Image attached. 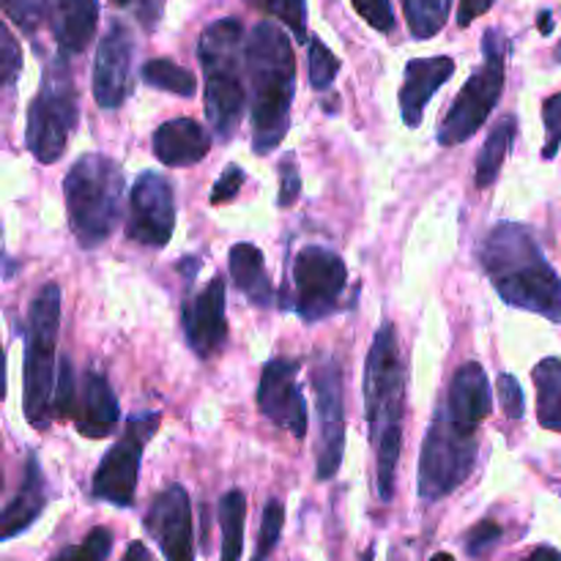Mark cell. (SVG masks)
<instances>
[{
	"label": "cell",
	"instance_id": "8fae6325",
	"mask_svg": "<svg viewBox=\"0 0 561 561\" xmlns=\"http://www.w3.org/2000/svg\"><path fill=\"white\" fill-rule=\"evenodd\" d=\"M348 283L343 257L329 247L310 244L294 261V310L305 323H318L337 310Z\"/></svg>",
	"mask_w": 561,
	"mask_h": 561
},
{
	"label": "cell",
	"instance_id": "277c9868",
	"mask_svg": "<svg viewBox=\"0 0 561 561\" xmlns=\"http://www.w3.org/2000/svg\"><path fill=\"white\" fill-rule=\"evenodd\" d=\"M69 228L82 250H96L113 236L124 214V170L104 153H85L64 179Z\"/></svg>",
	"mask_w": 561,
	"mask_h": 561
},
{
	"label": "cell",
	"instance_id": "9c48e42d",
	"mask_svg": "<svg viewBox=\"0 0 561 561\" xmlns=\"http://www.w3.org/2000/svg\"><path fill=\"white\" fill-rule=\"evenodd\" d=\"M69 58L58 55L42 77V88L27 107L25 142L36 162L55 164L66 151L77 126V91L71 80Z\"/></svg>",
	"mask_w": 561,
	"mask_h": 561
},
{
	"label": "cell",
	"instance_id": "74e56055",
	"mask_svg": "<svg viewBox=\"0 0 561 561\" xmlns=\"http://www.w3.org/2000/svg\"><path fill=\"white\" fill-rule=\"evenodd\" d=\"M0 36H3V49H0V80H3V85L11 91L22 71V53L20 47H16V38L11 36L9 27H3Z\"/></svg>",
	"mask_w": 561,
	"mask_h": 561
},
{
	"label": "cell",
	"instance_id": "7402d4cb",
	"mask_svg": "<svg viewBox=\"0 0 561 561\" xmlns=\"http://www.w3.org/2000/svg\"><path fill=\"white\" fill-rule=\"evenodd\" d=\"M44 507H47V485H44L42 466H38L33 455H27L20 491L3 510V524H0L3 526V531H0L3 542L14 540L16 535L31 529L38 520V515L44 513Z\"/></svg>",
	"mask_w": 561,
	"mask_h": 561
},
{
	"label": "cell",
	"instance_id": "4fadbf2b",
	"mask_svg": "<svg viewBox=\"0 0 561 561\" xmlns=\"http://www.w3.org/2000/svg\"><path fill=\"white\" fill-rule=\"evenodd\" d=\"M318 409V480H332L340 471L345 453V414H343V370L337 359H327L312 373Z\"/></svg>",
	"mask_w": 561,
	"mask_h": 561
},
{
	"label": "cell",
	"instance_id": "ab89813d",
	"mask_svg": "<svg viewBox=\"0 0 561 561\" xmlns=\"http://www.w3.org/2000/svg\"><path fill=\"white\" fill-rule=\"evenodd\" d=\"M502 526L493 524V520H482V524H477L474 529L466 535V553L474 559L482 557V553H488L499 540H502Z\"/></svg>",
	"mask_w": 561,
	"mask_h": 561
},
{
	"label": "cell",
	"instance_id": "1f68e13d",
	"mask_svg": "<svg viewBox=\"0 0 561 561\" xmlns=\"http://www.w3.org/2000/svg\"><path fill=\"white\" fill-rule=\"evenodd\" d=\"M283 526H285V507L283 502L272 499V502L263 507L261 531H257V546H255V557H252V561L272 559L274 548L279 546V537H283Z\"/></svg>",
	"mask_w": 561,
	"mask_h": 561
},
{
	"label": "cell",
	"instance_id": "8d00e7d4",
	"mask_svg": "<svg viewBox=\"0 0 561 561\" xmlns=\"http://www.w3.org/2000/svg\"><path fill=\"white\" fill-rule=\"evenodd\" d=\"M542 121H546V131H548L542 157L553 159L561 148V93H553V96L546 99V104H542Z\"/></svg>",
	"mask_w": 561,
	"mask_h": 561
},
{
	"label": "cell",
	"instance_id": "f546056e",
	"mask_svg": "<svg viewBox=\"0 0 561 561\" xmlns=\"http://www.w3.org/2000/svg\"><path fill=\"white\" fill-rule=\"evenodd\" d=\"M252 9L263 11V14L277 16L279 22H285L290 33L296 36V42H310L307 36V3L305 0H247Z\"/></svg>",
	"mask_w": 561,
	"mask_h": 561
},
{
	"label": "cell",
	"instance_id": "603a6c76",
	"mask_svg": "<svg viewBox=\"0 0 561 561\" xmlns=\"http://www.w3.org/2000/svg\"><path fill=\"white\" fill-rule=\"evenodd\" d=\"M99 25V0H53V33L64 58L80 55Z\"/></svg>",
	"mask_w": 561,
	"mask_h": 561
},
{
	"label": "cell",
	"instance_id": "3957f363",
	"mask_svg": "<svg viewBox=\"0 0 561 561\" xmlns=\"http://www.w3.org/2000/svg\"><path fill=\"white\" fill-rule=\"evenodd\" d=\"M244 66L250 80L252 151L263 157L285 140L290 126L296 58L283 27L257 22L244 44Z\"/></svg>",
	"mask_w": 561,
	"mask_h": 561
},
{
	"label": "cell",
	"instance_id": "d6986e66",
	"mask_svg": "<svg viewBox=\"0 0 561 561\" xmlns=\"http://www.w3.org/2000/svg\"><path fill=\"white\" fill-rule=\"evenodd\" d=\"M455 75V60L447 55L438 58H414L405 66V80L400 88V113H403L405 126L416 129L422 124L427 102L433 93Z\"/></svg>",
	"mask_w": 561,
	"mask_h": 561
},
{
	"label": "cell",
	"instance_id": "e0dca14e",
	"mask_svg": "<svg viewBox=\"0 0 561 561\" xmlns=\"http://www.w3.org/2000/svg\"><path fill=\"white\" fill-rule=\"evenodd\" d=\"M181 323L190 348L201 359L217 354L228 340V318H225V279L214 277L197 296H192L181 310Z\"/></svg>",
	"mask_w": 561,
	"mask_h": 561
},
{
	"label": "cell",
	"instance_id": "ac0fdd59",
	"mask_svg": "<svg viewBox=\"0 0 561 561\" xmlns=\"http://www.w3.org/2000/svg\"><path fill=\"white\" fill-rule=\"evenodd\" d=\"M121 409L113 387L107 378L96 370L82 373L80 389H77L75 427L85 438H107L118 427Z\"/></svg>",
	"mask_w": 561,
	"mask_h": 561
},
{
	"label": "cell",
	"instance_id": "2e32d148",
	"mask_svg": "<svg viewBox=\"0 0 561 561\" xmlns=\"http://www.w3.org/2000/svg\"><path fill=\"white\" fill-rule=\"evenodd\" d=\"M135 42L124 22H113L99 42L93 60V99L102 110H118L129 96V71Z\"/></svg>",
	"mask_w": 561,
	"mask_h": 561
},
{
	"label": "cell",
	"instance_id": "52a82bcc",
	"mask_svg": "<svg viewBox=\"0 0 561 561\" xmlns=\"http://www.w3.org/2000/svg\"><path fill=\"white\" fill-rule=\"evenodd\" d=\"M477 427L438 405L420 455V499L433 504L458 491L477 466Z\"/></svg>",
	"mask_w": 561,
	"mask_h": 561
},
{
	"label": "cell",
	"instance_id": "5bb4252c",
	"mask_svg": "<svg viewBox=\"0 0 561 561\" xmlns=\"http://www.w3.org/2000/svg\"><path fill=\"white\" fill-rule=\"evenodd\" d=\"M299 359H272L263 365L257 383V409L272 425L294 433L296 438L307 436V400L299 389Z\"/></svg>",
	"mask_w": 561,
	"mask_h": 561
},
{
	"label": "cell",
	"instance_id": "ffe728a7",
	"mask_svg": "<svg viewBox=\"0 0 561 561\" xmlns=\"http://www.w3.org/2000/svg\"><path fill=\"white\" fill-rule=\"evenodd\" d=\"M153 153L168 168H190L211 151V135L192 118H175L153 131Z\"/></svg>",
	"mask_w": 561,
	"mask_h": 561
},
{
	"label": "cell",
	"instance_id": "7a4b0ae2",
	"mask_svg": "<svg viewBox=\"0 0 561 561\" xmlns=\"http://www.w3.org/2000/svg\"><path fill=\"white\" fill-rule=\"evenodd\" d=\"M365 411L370 444L376 453V491L381 502H392L403 449L405 367L398 348V329L381 323L365 362Z\"/></svg>",
	"mask_w": 561,
	"mask_h": 561
},
{
	"label": "cell",
	"instance_id": "cb8c5ba5",
	"mask_svg": "<svg viewBox=\"0 0 561 561\" xmlns=\"http://www.w3.org/2000/svg\"><path fill=\"white\" fill-rule=\"evenodd\" d=\"M230 277L236 288L247 296L255 307H268L274 301V285L268 279L266 266H263V252L255 244H236L228 257Z\"/></svg>",
	"mask_w": 561,
	"mask_h": 561
},
{
	"label": "cell",
	"instance_id": "b9f144b4",
	"mask_svg": "<svg viewBox=\"0 0 561 561\" xmlns=\"http://www.w3.org/2000/svg\"><path fill=\"white\" fill-rule=\"evenodd\" d=\"M241 184H244V170L236 168V164H230L228 170H225L222 179L214 184L211 190V203L214 206H219V203H230L236 195L241 192Z\"/></svg>",
	"mask_w": 561,
	"mask_h": 561
},
{
	"label": "cell",
	"instance_id": "7c38bea8",
	"mask_svg": "<svg viewBox=\"0 0 561 561\" xmlns=\"http://www.w3.org/2000/svg\"><path fill=\"white\" fill-rule=\"evenodd\" d=\"M175 230V201L173 186L162 173L137 175L129 192V219H126V236L135 244L162 250L168 247Z\"/></svg>",
	"mask_w": 561,
	"mask_h": 561
},
{
	"label": "cell",
	"instance_id": "836d02e7",
	"mask_svg": "<svg viewBox=\"0 0 561 561\" xmlns=\"http://www.w3.org/2000/svg\"><path fill=\"white\" fill-rule=\"evenodd\" d=\"M0 3L5 16L25 33H36L47 11V0H0Z\"/></svg>",
	"mask_w": 561,
	"mask_h": 561
},
{
	"label": "cell",
	"instance_id": "83f0119b",
	"mask_svg": "<svg viewBox=\"0 0 561 561\" xmlns=\"http://www.w3.org/2000/svg\"><path fill=\"white\" fill-rule=\"evenodd\" d=\"M400 3H403L411 36L420 42L436 36L447 25L449 9H453V0H400Z\"/></svg>",
	"mask_w": 561,
	"mask_h": 561
},
{
	"label": "cell",
	"instance_id": "9a60e30c",
	"mask_svg": "<svg viewBox=\"0 0 561 561\" xmlns=\"http://www.w3.org/2000/svg\"><path fill=\"white\" fill-rule=\"evenodd\" d=\"M142 524L162 548L164 561H195L192 502L184 485H168L157 493Z\"/></svg>",
	"mask_w": 561,
	"mask_h": 561
},
{
	"label": "cell",
	"instance_id": "ba28073f",
	"mask_svg": "<svg viewBox=\"0 0 561 561\" xmlns=\"http://www.w3.org/2000/svg\"><path fill=\"white\" fill-rule=\"evenodd\" d=\"M482 55L485 64L469 77L463 91L455 96L453 107L444 115L442 126H438V142L442 146H458L474 137L493 113L504 91V80H507V55L510 42L499 27L485 31L482 38Z\"/></svg>",
	"mask_w": 561,
	"mask_h": 561
},
{
	"label": "cell",
	"instance_id": "4316f807",
	"mask_svg": "<svg viewBox=\"0 0 561 561\" xmlns=\"http://www.w3.org/2000/svg\"><path fill=\"white\" fill-rule=\"evenodd\" d=\"M247 496L241 491H228L219 499V529H222V557L219 561H241L244 551Z\"/></svg>",
	"mask_w": 561,
	"mask_h": 561
},
{
	"label": "cell",
	"instance_id": "5b68a950",
	"mask_svg": "<svg viewBox=\"0 0 561 561\" xmlns=\"http://www.w3.org/2000/svg\"><path fill=\"white\" fill-rule=\"evenodd\" d=\"M244 27L239 20H217L197 38V58L203 66V102L206 118L214 135L230 140L244 115L247 88L241 82V49H244Z\"/></svg>",
	"mask_w": 561,
	"mask_h": 561
},
{
	"label": "cell",
	"instance_id": "f35d334b",
	"mask_svg": "<svg viewBox=\"0 0 561 561\" xmlns=\"http://www.w3.org/2000/svg\"><path fill=\"white\" fill-rule=\"evenodd\" d=\"M499 400H502V409L510 420H520L526 411V398L524 389H520L518 378L510 376V373H502L499 376Z\"/></svg>",
	"mask_w": 561,
	"mask_h": 561
},
{
	"label": "cell",
	"instance_id": "f6af8a7d",
	"mask_svg": "<svg viewBox=\"0 0 561 561\" xmlns=\"http://www.w3.org/2000/svg\"><path fill=\"white\" fill-rule=\"evenodd\" d=\"M526 561H561V553L557 551V548L542 546V548H537V551L531 553V557L526 559Z\"/></svg>",
	"mask_w": 561,
	"mask_h": 561
},
{
	"label": "cell",
	"instance_id": "f1b7e54d",
	"mask_svg": "<svg viewBox=\"0 0 561 561\" xmlns=\"http://www.w3.org/2000/svg\"><path fill=\"white\" fill-rule=\"evenodd\" d=\"M140 75L151 88H157V91H164V93H175V96H195L197 91L195 75L168 58H151L146 66H142Z\"/></svg>",
	"mask_w": 561,
	"mask_h": 561
},
{
	"label": "cell",
	"instance_id": "ee69618b",
	"mask_svg": "<svg viewBox=\"0 0 561 561\" xmlns=\"http://www.w3.org/2000/svg\"><path fill=\"white\" fill-rule=\"evenodd\" d=\"M121 561H153V557H151V551L146 548V542H131V546L126 548L124 559Z\"/></svg>",
	"mask_w": 561,
	"mask_h": 561
},
{
	"label": "cell",
	"instance_id": "c3c4849f",
	"mask_svg": "<svg viewBox=\"0 0 561 561\" xmlns=\"http://www.w3.org/2000/svg\"><path fill=\"white\" fill-rule=\"evenodd\" d=\"M553 58H557V60H559V64H561V42L557 44V53H553Z\"/></svg>",
	"mask_w": 561,
	"mask_h": 561
},
{
	"label": "cell",
	"instance_id": "d6a6232c",
	"mask_svg": "<svg viewBox=\"0 0 561 561\" xmlns=\"http://www.w3.org/2000/svg\"><path fill=\"white\" fill-rule=\"evenodd\" d=\"M310 49H307V60H310V85L316 91H329L340 71V60L327 44L318 36H310Z\"/></svg>",
	"mask_w": 561,
	"mask_h": 561
},
{
	"label": "cell",
	"instance_id": "44dd1931",
	"mask_svg": "<svg viewBox=\"0 0 561 561\" xmlns=\"http://www.w3.org/2000/svg\"><path fill=\"white\" fill-rule=\"evenodd\" d=\"M444 409H447L453 416H458V420L480 427L482 422L491 416V409H493L491 381H488L485 367L477 365V362H469V365L460 367V370L453 376V383H449L447 389Z\"/></svg>",
	"mask_w": 561,
	"mask_h": 561
},
{
	"label": "cell",
	"instance_id": "681fc988",
	"mask_svg": "<svg viewBox=\"0 0 561 561\" xmlns=\"http://www.w3.org/2000/svg\"><path fill=\"white\" fill-rule=\"evenodd\" d=\"M113 3H115V5H129L131 0H113Z\"/></svg>",
	"mask_w": 561,
	"mask_h": 561
},
{
	"label": "cell",
	"instance_id": "7bdbcfd3",
	"mask_svg": "<svg viewBox=\"0 0 561 561\" xmlns=\"http://www.w3.org/2000/svg\"><path fill=\"white\" fill-rule=\"evenodd\" d=\"M493 9V0H460V11H458V25L469 27L477 16L488 14Z\"/></svg>",
	"mask_w": 561,
	"mask_h": 561
},
{
	"label": "cell",
	"instance_id": "4dcf8cb0",
	"mask_svg": "<svg viewBox=\"0 0 561 561\" xmlns=\"http://www.w3.org/2000/svg\"><path fill=\"white\" fill-rule=\"evenodd\" d=\"M113 531L107 526H96L88 531V537L77 546H66L53 561H107L113 551Z\"/></svg>",
	"mask_w": 561,
	"mask_h": 561
},
{
	"label": "cell",
	"instance_id": "bcb514c9",
	"mask_svg": "<svg viewBox=\"0 0 561 561\" xmlns=\"http://www.w3.org/2000/svg\"><path fill=\"white\" fill-rule=\"evenodd\" d=\"M540 31H542V33H551V31H553L551 14H540Z\"/></svg>",
	"mask_w": 561,
	"mask_h": 561
},
{
	"label": "cell",
	"instance_id": "6da1fadb",
	"mask_svg": "<svg viewBox=\"0 0 561 561\" xmlns=\"http://www.w3.org/2000/svg\"><path fill=\"white\" fill-rule=\"evenodd\" d=\"M480 263L510 307L561 323V279L526 225L499 222L482 241Z\"/></svg>",
	"mask_w": 561,
	"mask_h": 561
},
{
	"label": "cell",
	"instance_id": "7dc6e473",
	"mask_svg": "<svg viewBox=\"0 0 561 561\" xmlns=\"http://www.w3.org/2000/svg\"><path fill=\"white\" fill-rule=\"evenodd\" d=\"M431 561H455V559L449 557V553H436V557H433Z\"/></svg>",
	"mask_w": 561,
	"mask_h": 561
},
{
	"label": "cell",
	"instance_id": "d590c367",
	"mask_svg": "<svg viewBox=\"0 0 561 561\" xmlns=\"http://www.w3.org/2000/svg\"><path fill=\"white\" fill-rule=\"evenodd\" d=\"M351 3H354L356 14H359L367 25L376 27L378 33L394 31L392 0H351Z\"/></svg>",
	"mask_w": 561,
	"mask_h": 561
},
{
	"label": "cell",
	"instance_id": "e575fe53",
	"mask_svg": "<svg viewBox=\"0 0 561 561\" xmlns=\"http://www.w3.org/2000/svg\"><path fill=\"white\" fill-rule=\"evenodd\" d=\"M75 411H77L75 370H71L69 359H60L58 383H55V416H71V420H75Z\"/></svg>",
	"mask_w": 561,
	"mask_h": 561
},
{
	"label": "cell",
	"instance_id": "484cf974",
	"mask_svg": "<svg viewBox=\"0 0 561 561\" xmlns=\"http://www.w3.org/2000/svg\"><path fill=\"white\" fill-rule=\"evenodd\" d=\"M531 378L537 389V420L546 431L561 433V359H542Z\"/></svg>",
	"mask_w": 561,
	"mask_h": 561
},
{
	"label": "cell",
	"instance_id": "30bf717a",
	"mask_svg": "<svg viewBox=\"0 0 561 561\" xmlns=\"http://www.w3.org/2000/svg\"><path fill=\"white\" fill-rule=\"evenodd\" d=\"M159 414H137L126 422V433L110 447L91 482V496L113 507H131L137 496L142 449L159 431Z\"/></svg>",
	"mask_w": 561,
	"mask_h": 561
},
{
	"label": "cell",
	"instance_id": "60d3db41",
	"mask_svg": "<svg viewBox=\"0 0 561 561\" xmlns=\"http://www.w3.org/2000/svg\"><path fill=\"white\" fill-rule=\"evenodd\" d=\"M301 192V179L299 170H296V157L294 153H285L283 162H279V206L290 208L299 201Z\"/></svg>",
	"mask_w": 561,
	"mask_h": 561
},
{
	"label": "cell",
	"instance_id": "d4e9b609",
	"mask_svg": "<svg viewBox=\"0 0 561 561\" xmlns=\"http://www.w3.org/2000/svg\"><path fill=\"white\" fill-rule=\"evenodd\" d=\"M515 131H518V118H515V115H507V118L499 121V124L493 126L491 135H488L485 148H482L480 159H477L474 184L480 186V190H488V186L496 184L504 159H507L510 148H513L515 142Z\"/></svg>",
	"mask_w": 561,
	"mask_h": 561
},
{
	"label": "cell",
	"instance_id": "8992f818",
	"mask_svg": "<svg viewBox=\"0 0 561 561\" xmlns=\"http://www.w3.org/2000/svg\"><path fill=\"white\" fill-rule=\"evenodd\" d=\"M60 329V288L44 285L33 299L25 323V370H22V411L36 431H49L55 420V343Z\"/></svg>",
	"mask_w": 561,
	"mask_h": 561
}]
</instances>
